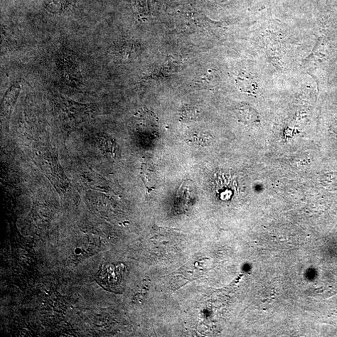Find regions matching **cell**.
Segmentation results:
<instances>
[{"label":"cell","instance_id":"obj_1","mask_svg":"<svg viewBox=\"0 0 337 337\" xmlns=\"http://www.w3.org/2000/svg\"><path fill=\"white\" fill-rule=\"evenodd\" d=\"M125 273L126 269L122 264L106 263L98 273L97 281L103 289L120 294L124 289Z\"/></svg>","mask_w":337,"mask_h":337},{"label":"cell","instance_id":"obj_2","mask_svg":"<svg viewBox=\"0 0 337 337\" xmlns=\"http://www.w3.org/2000/svg\"><path fill=\"white\" fill-rule=\"evenodd\" d=\"M61 78L68 83L78 85L83 82V75L77 61L70 56L61 55L56 61Z\"/></svg>","mask_w":337,"mask_h":337},{"label":"cell","instance_id":"obj_3","mask_svg":"<svg viewBox=\"0 0 337 337\" xmlns=\"http://www.w3.org/2000/svg\"><path fill=\"white\" fill-rule=\"evenodd\" d=\"M237 117L248 124H257L260 122L259 115L253 108L243 105L237 108Z\"/></svg>","mask_w":337,"mask_h":337},{"label":"cell","instance_id":"obj_4","mask_svg":"<svg viewBox=\"0 0 337 337\" xmlns=\"http://www.w3.org/2000/svg\"><path fill=\"white\" fill-rule=\"evenodd\" d=\"M141 176L142 181L146 186L147 190H152L156 185V176L153 169L150 168L146 164H142L141 170Z\"/></svg>","mask_w":337,"mask_h":337},{"label":"cell","instance_id":"obj_5","mask_svg":"<svg viewBox=\"0 0 337 337\" xmlns=\"http://www.w3.org/2000/svg\"><path fill=\"white\" fill-rule=\"evenodd\" d=\"M46 9L54 14L62 13L67 7L66 0H46Z\"/></svg>","mask_w":337,"mask_h":337},{"label":"cell","instance_id":"obj_6","mask_svg":"<svg viewBox=\"0 0 337 337\" xmlns=\"http://www.w3.org/2000/svg\"><path fill=\"white\" fill-rule=\"evenodd\" d=\"M237 84L239 89L243 92L247 93L255 92L254 83L251 82L250 79L247 77H238Z\"/></svg>","mask_w":337,"mask_h":337},{"label":"cell","instance_id":"obj_7","mask_svg":"<svg viewBox=\"0 0 337 337\" xmlns=\"http://www.w3.org/2000/svg\"><path fill=\"white\" fill-rule=\"evenodd\" d=\"M134 44L132 41L125 42L119 49V55L124 60H129L131 58L134 51Z\"/></svg>","mask_w":337,"mask_h":337},{"label":"cell","instance_id":"obj_8","mask_svg":"<svg viewBox=\"0 0 337 337\" xmlns=\"http://www.w3.org/2000/svg\"><path fill=\"white\" fill-rule=\"evenodd\" d=\"M213 137L210 135L204 133H194L192 141L196 144L205 146L212 141Z\"/></svg>","mask_w":337,"mask_h":337},{"label":"cell","instance_id":"obj_9","mask_svg":"<svg viewBox=\"0 0 337 337\" xmlns=\"http://www.w3.org/2000/svg\"><path fill=\"white\" fill-rule=\"evenodd\" d=\"M200 112L198 110L194 108H188L183 111L182 118L184 120H194L198 119Z\"/></svg>","mask_w":337,"mask_h":337}]
</instances>
